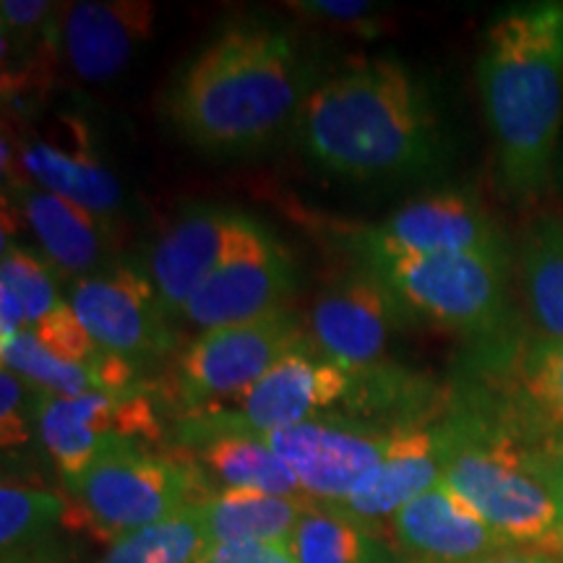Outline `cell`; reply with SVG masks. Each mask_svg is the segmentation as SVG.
I'll return each mask as SVG.
<instances>
[{"instance_id": "cell-29", "label": "cell", "mask_w": 563, "mask_h": 563, "mask_svg": "<svg viewBox=\"0 0 563 563\" xmlns=\"http://www.w3.org/2000/svg\"><path fill=\"white\" fill-rule=\"evenodd\" d=\"M55 272L51 264L40 256V251L26 249L3 238V264H0V285L16 292L26 311V323L37 327L47 316L58 311L66 302L55 287Z\"/></svg>"}, {"instance_id": "cell-25", "label": "cell", "mask_w": 563, "mask_h": 563, "mask_svg": "<svg viewBox=\"0 0 563 563\" xmlns=\"http://www.w3.org/2000/svg\"><path fill=\"white\" fill-rule=\"evenodd\" d=\"M519 279L532 334L563 342V220L540 217L519 245Z\"/></svg>"}, {"instance_id": "cell-11", "label": "cell", "mask_w": 563, "mask_h": 563, "mask_svg": "<svg viewBox=\"0 0 563 563\" xmlns=\"http://www.w3.org/2000/svg\"><path fill=\"white\" fill-rule=\"evenodd\" d=\"M66 300L91 340L139 371L178 355L175 319L141 266L115 262L108 269L68 282Z\"/></svg>"}, {"instance_id": "cell-27", "label": "cell", "mask_w": 563, "mask_h": 563, "mask_svg": "<svg viewBox=\"0 0 563 563\" xmlns=\"http://www.w3.org/2000/svg\"><path fill=\"white\" fill-rule=\"evenodd\" d=\"M3 352V368L16 373L34 389L47 394H60V397H79V394L104 391L100 373L95 363H68L55 355L34 336L30 329L19 332L11 342L0 344Z\"/></svg>"}, {"instance_id": "cell-33", "label": "cell", "mask_w": 563, "mask_h": 563, "mask_svg": "<svg viewBox=\"0 0 563 563\" xmlns=\"http://www.w3.org/2000/svg\"><path fill=\"white\" fill-rule=\"evenodd\" d=\"M308 19L334 21V24H368L373 11L371 3L363 0H300V3H287Z\"/></svg>"}, {"instance_id": "cell-19", "label": "cell", "mask_w": 563, "mask_h": 563, "mask_svg": "<svg viewBox=\"0 0 563 563\" xmlns=\"http://www.w3.org/2000/svg\"><path fill=\"white\" fill-rule=\"evenodd\" d=\"M9 186L13 207L30 224L40 256L51 264L55 277L76 282L115 264L110 222L76 207L74 201L42 191L30 180Z\"/></svg>"}, {"instance_id": "cell-36", "label": "cell", "mask_w": 563, "mask_h": 563, "mask_svg": "<svg viewBox=\"0 0 563 563\" xmlns=\"http://www.w3.org/2000/svg\"><path fill=\"white\" fill-rule=\"evenodd\" d=\"M477 563H563V555L543 553V551H527V548H509V551L493 553L488 559Z\"/></svg>"}, {"instance_id": "cell-3", "label": "cell", "mask_w": 563, "mask_h": 563, "mask_svg": "<svg viewBox=\"0 0 563 563\" xmlns=\"http://www.w3.org/2000/svg\"><path fill=\"white\" fill-rule=\"evenodd\" d=\"M477 84L504 186L514 196L538 194L563 121V0L498 13L483 34Z\"/></svg>"}, {"instance_id": "cell-9", "label": "cell", "mask_w": 563, "mask_h": 563, "mask_svg": "<svg viewBox=\"0 0 563 563\" xmlns=\"http://www.w3.org/2000/svg\"><path fill=\"white\" fill-rule=\"evenodd\" d=\"M37 433L63 483L81 477L118 449H157L165 439L157 405L144 389L79 397L37 389Z\"/></svg>"}, {"instance_id": "cell-18", "label": "cell", "mask_w": 563, "mask_h": 563, "mask_svg": "<svg viewBox=\"0 0 563 563\" xmlns=\"http://www.w3.org/2000/svg\"><path fill=\"white\" fill-rule=\"evenodd\" d=\"M391 538L407 563H477L511 548L443 481L394 514Z\"/></svg>"}, {"instance_id": "cell-24", "label": "cell", "mask_w": 563, "mask_h": 563, "mask_svg": "<svg viewBox=\"0 0 563 563\" xmlns=\"http://www.w3.org/2000/svg\"><path fill=\"white\" fill-rule=\"evenodd\" d=\"M308 496H272L256 490H220L201 501L211 543H277L290 545Z\"/></svg>"}, {"instance_id": "cell-2", "label": "cell", "mask_w": 563, "mask_h": 563, "mask_svg": "<svg viewBox=\"0 0 563 563\" xmlns=\"http://www.w3.org/2000/svg\"><path fill=\"white\" fill-rule=\"evenodd\" d=\"M295 136L316 165L350 180L412 178L441 152L431 91L394 58L355 63L313 87Z\"/></svg>"}, {"instance_id": "cell-14", "label": "cell", "mask_w": 563, "mask_h": 563, "mask_svg": "<svg viewBox=\"0 0 563 563\" xmlns=\"http://www.w3.org/2000/svg\"><path fill=\"white\" fill-rule=\"evenodd\" d=\"M256 435L292 470L302 493L321 504L347 501L352 490L384 462L394 441V431L365 426L340 412Z\"/></svg>"}, {"instance_id": "cell-34", "label": "cell", "mask_w": 563, "mask_h": 563, "mask_svg": "<svg viewBox=\"0 0 563 563\" xmlns=\"http://www.w3.org/2000/svg\"><path fill=\"white\" fill-rule=\"evenodd\" d=\"M527 452H530V460L534 464V470H538V475L543 477L548 490H551L563 525V435H559V439L527 443Z\"/></svg>"}, {"instance_id": "cell-5", "label": "cell", "mask_w": 563, "mask_h": 563, "mask_svg": "<svg viewBox=\"0 0 563 563\" xmlns=\"http://www.w3.org/2000/svg\"><path fill=\"white\" fill-rule=\"evenodd\" d=\"M66 490L70 530L81 527L110 543L211 496L194 464L173 449L157 452L154 446L118 449L66 483Z\"/></svg>"}, {"instance_id": "cell-22", "label": "cell", "mask_w": 563, "mask_h": 563, "mask_svg": "<svg viewBox=\"0 0 563 563\" xmlns=\"http://www.w3.org/2000/svg\"><path fill=\"white\" fill-rule=\"evenodd\" d=\"M441 481V449L435 422L422 428L394 431L389 454L365 481L352 490L347 501L340 504L357 517L382 522L433 488Z\"/></svg>"}, {"instance_id": "cell-20", "label": "cell", "mask_w": 563, "mask_h": 563, "mask_svg": "<svg viewBox=\"0 0 563 563\" xmlns=\"http://www.w3.org/2000/svg\"><path fill=\"white\" fill-rule=\"evenodd\" d=\"M157 9L146 0L74 3L63 11L60 51L79 81L104 84L152 37Z\"/></svg>"}, {"instance_id": "cell-1", "label": "cell", "mask_w": 563, "mask_h": 563, "mask_svg": "<svg viewBox=\"0 0 563 563\" xmlns=\"http://www.w3.org/2000/svg\"><path fill=\"white\" fill-rule=\"evenodd\" d=\"M298 40L266 21H235L180 70L167 115L188 144L211 154L262 150L308 97Z\"/></svg>"}, {"instance_id": "cell-8", "label": "cell", "mask_w": 563, "mask_h": 563, "mask_svg": "<svg viewBox=\"0 0 563 563\" xmlns=\"http://www.w3.org/2000/svg\"><path fill=\"white\" fill-rule=\"evenodd\" d=\"M311 342L308 329L287 308L238 327L201 332L178 352L162 394L183 418H194L241 397L282 357Z\"/></svg>"}, {"instance_id": "cell-16", "label": "cell", "mask_w": 563, "mask_h": 563, "mask_svg": "<svg viewBox=\"0 0 563 563\" xmlns=\"http://www.w3.org/2000/svg\"><path fill=\"white\" fill-rule=\"evenodd\" d=\"M11 136L16 141L21 175L32 186L74 201L110 224L121 214L125 201L121 180L97 154L81 118L60 115L45 131H11Z\"/></svg>"}, {"instance_id": "cell-12", "label": "cell", "mask_w": 563, "mask_h": 563, "mask_svg": "<svg viewBox=\"0 0 563 563\" xmlns=\"http://www.w3.org/2000/svg\"><path fill=\"white\" fill-rule=\"evenodd\" d=\"M344 245L361 264L386 256H439V253H488L509 256L501 228L473 194L443 188L412 199L384 222L355 228Z\"/></svg>"}, {"instance_id": "cell-21", "label": "cell", "mask_w": 563, "mask_h": 563, "mask_svg": "<svg viewBox=\"0 0 563 563\" xmlns=\"http://www.w3.org/2000/svg\"><path fill=\"white\" fill-rule=\"evenodd\" d=\"M173 452L203 477L211 493L256 490L306 496L292 470L256 433H175Z\"/></svg>"}, {"instance_id": "cell-30", "label": "cell", "mask_w": 563, "mask_h": 563, "mask_svg": "<svg viewBox=\"0 0 563 563\" xmlns=\"http://www.w3.org/2000/svg\"><path fill=\"white\" fill-rule=\"evenodd\" d=\"M32 420L37 422V389L16 373L0 371V441L3 449H19L32 441Z\"/></svg>"}, {"instance_id": "cell-13", "label": "cell", "mask_w": 563, "mask_h": 563, "mask_svg": "<svg viewBox=\"0 0 563 563\" xmlns=\"http://www.w3.org/2000/svg\"><path fill=\"white\" fill-rule=\"evenodd\" d=\"M295 285L290 251L264 222L249 217L235 245L186 302L180 319L201 332L264 319L285 311Z\"/></svg>"}, {"instance_id": "cell-10", "label": "cell", "mask_w": 563, "mask_h": 563, "mask_svg": "<svg viewBox=\"0 0 563 563\" xmlns=\"http://www.w3.org/2000/svg\"><path fill=\"white\" fill-rule=\"evenodd\" d=\"M350 386V373L311 342L282 357L262 382L232 402L178 420L175 433L279 431L329 415V407L347 399Z\"/></svg>"}, {"instance_id": "cell-35", "label": "cell", "mask_w": 563, "mask_h": 563, "mask_svg": "<svg viewBox=\"0 0 563 563\" xmlns=\"http://www.w3.org/2000/svg\"><path fill=\"white\" fill-rule=\"evenodd\" d=\"M30 329L26 311L11 287L0 285V344L11 342L19 332Z\"/></svg>"}, {"instance_id": "cell-17", "label": "cell", "mask_w": 563, "mask_h": 563, "mask_svg": "<svg viewBox=\"0 0 563 563\" xmlns=\"http://www.w3.org/2000/svg\"><path fill=\"white\" fill-rule=\"evenodd\" d=\"M245 222L249 214L243 211L194 207L154 241L144 269L173 319H178L203 279L222 264Z\"/></svg>"}, {"instance_id": "cell-7", "label": "cell", "mask_w": 563, "mask_h": 563, "mask_svg": "<svg viewBox=\"0 0 563 563\" xmlns=\"http://www.w3.org/2000/svg\"><path fill=\"white\" fill-rule=\"evenodd\" d=\"M456 399L488 415L522 443L563 435V342L506 329L475 342Z\"/></svg>"}, {"instance_id": "cell-23", "label": "cell", "mask_w": 563, "mask_h": 563, "mask_svg": "<svg viewBox=\"0 0 563 563\" xmlns=\"http://www.w3.org/2000/svg\"><path fill=\"white\" fill-rule=\"evenodd\" d=\"M290 548L298 563H407L382 522L357 517L340 504L311 501Z\"/></svg>"}, {"instance_id": "cell-32", "label": "cell", "mask_w": 563, "mask_h": 563, "mask_svg": "<svg viewBox=\"0 0 563 563\" xmlns=\"http://www.w3.org/2000/svg\"><path fill=\"white\" fill-rule=\"evenodd\" d=\"M199 563H298L290 545L277 543H211Z\"/></svg>"}, {"instance_id": "cell-26", "label": "cell", "mask_w": 563, "mask_h": 563, "mask_svg": "<svg viewBox=\"0 0 563 563\" xmlns=\"http://www.w3.org/2000/svg\"><path fill=\"white\" fill-rule=\"evenodd\" d=\"M211 545L201 504L112 540L100 563H199Z\"/></svg>"}, {"instance_id": "cell-6", "label": "cell", "mask_w": 563, "mask_h": 563, "mask_svg": "<svg viewBox=\"0 0 563 563\" xmlns=\"http://www.w3.org/2000/svg\"><path fill=\"white\" fill-rule=\"evenodd\" d=\"M394 292L415 321L470 336L473 342L504 334L509 311V256L439 253V256H386L365 262Z\"/></svg>"}, {"instance_id": "cell-28", "label": "cell", "mask_w": 563, "mask_h": 563, "mask_svg": "<svg viewBox=\"0 0 563 563\" xmlns=\"http://www.w3.org/2000/svg\"><path fill=\"white\" fill-rule=\"evenodd\" d=\"M68 517L70 501L60 493L5 483L0 490V548H3V555L51 540L60 525L68 527Z\"/></svg>"}, {"instance_id": "cell-15", "label": "cell", "mask_w": 563, "mask_h": 563, "mask_svg": "<svg viewBox=\"0 0 563 563\" xmlns=\"http://www.w3.org/2000/svg\"><path fill=\"white\" fill-rule=\"evenodd\" d=\"M415 321L394 292L368 269L336 279L313 300L308 334L329 361L347 373L384 365L391 334Z\"/></svg>"}, {"instance_id": "cell-4", "label": "cell", "mask_w": 563, "mask_h": 563, "mask_svg": "<svg viewBox=\"0 0 563 563\" xmlns=\"http://www.w3.org/2000/svg\"><path fill=\"white\" fill-rule=\"evenodd\" d=\"M441 481L511 548L563 555L559 506L527 443L462 399L435 422Z\"/></svg>"}, {"instance_id": "cell-31", "label": "cell", "mask_w": 563, "mask_h": 563, "mask_svg": "<svg viewBox=\"0 0 563 563\" xmlns=\"http://www.w3.org/2000/svg\"><path fill=\"white\" fill-rule=\"evenodd\" d=\"M30 332L37 336L47 350L55 352V355L68 363L91 365L104 352L100 344L91 340V334L84 329V323L79 321V316L74 313V308L68 306V300L63 302L58 311L47 316L45 321L32 327Z\"/></svg>"}]
</instances>
